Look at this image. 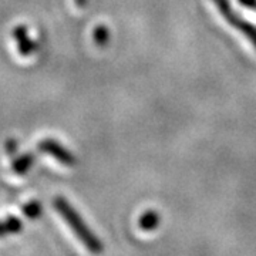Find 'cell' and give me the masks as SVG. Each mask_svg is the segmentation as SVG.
<instances>
[{
  "label": "cell",
  "instance_id": "12",
  "mask_svg": "<svg viewBox=\"0 0 256 256\" xmlns=\"http://www.w3.org/2000/svg\"><path fill=\"white\" fill-rule=\"evenodd\" d=\"M74 2H76V6L78 9H84L87 6V0H74Z\"/></svg>",
  "mask_w": 256,
  "mask_h": 256
},
{
  "label": "cell",
  "instance_id": "2",
  "mask_svg": "<svg viewBox=\"0 0 256 256\" xmlns=\"http://www.w3.org/2000/svg\"><path fill=\"white\" fill-rule=\"evenodd\" d=\"M215 8L218 9L220 13V16L225 18V22H228V24H230L234 28H236L238 32H240L244 36L246 37L248 40L252 43V46L256 48V26L254 23L248 22L245 18H242L238 13L234 10V8L230 6L229 0H212Z\"/></svg>",
  "mask_w": 256,
  "mask_h": 256
},
{
  "label": "cell",
  "instance_id": "5",
  "mask_svg": "<svg viewBox=\"0 0 256 256\" xmlns=\"http://www.w3.org/2000/svg\"><path fill=\"white\" fill-rule=\"evenodd\" d=\"M36 162V156L33 152H24L16 156L12 162V170L18 175H24Z\"/></svg>",
  "mask_w": 256,
  "mask_h": 256
},
{
  "label": "cell",
  "instance_id": "1",
  "mask_svg": "<svg viewBox=\"0 0 256 256\" xmlns=\"http://www.w3.org/2000/svg\"><path fill=\"white\" fill-rule=\"evenodd\" d=\"M53 205H54L56 210L60 214V216L66 220V224L72 228L74 235L82 240L84 246L87 248L92 254L102 252L104 246H102L101 240L96 236V234L92 229L87 226V224L84 222L82 215L74 210L70 202L67 201L64 196H56Z\"/></svg>",
  "mask_w": 256,
  "mask_h": 256
},
{
  "label": "cell",
  "instance_id": "6",
  "mask_svg": "<svg viewBox=\"0 0 256 256\" xmlns=\"http://www.w3.org/2000/svg\"><path fill=\"white\" fill-rule=\"evenodd\" d=\"M160 220H161V216L156 210H148L140 216L138 226L144 232H150V230H154L160 225Z\"/></svg>",
  "mask_w": 256,
  "mask_h": 256
},
{
  "label": "cell",
  "instance_id": "8",
  "mask_svg": "<svg viewBox=\"0 0 256 256\" xmlns=\"http://www.w3.org/2000/svg\"><path fill=\"white\" fill-rule=\"evenodd\" d=\"M92 37H94V42H96L97 46L106 47L110 42V30L106 24H98L97 28H94Z\"/></svg>",
  "mask_w": 256,
  "mask_h": 256
},
{
  "label": "cell",
  "instance_id": "3",
  "mask_svg": "<svg viewBox=\"0 0 256 256\" xmlns=\"http://www.w3.org/2000/svg\"><path fill=\"white\" fill-rule=\"evenodd\" d=\"M38 150L44 154H48L50 156H53L54 160H57L60 164H63L64 166H74L77 160L74 154L67 150L66 146H63L58 141H56L53 138H44L38 142Z\"/></svg>",
  "mask_w": 256,
  "mask_h": 256
},
{
  "label": "cell",
  "instance_id": "7",
  "mask_svg": "<svg viewBox=\"0 0 256 256\" xmlns=\"http://www.w3.org/2000/svg\"><path fill=\"white\" fill-rule=\"evenodd\" d=\"M22 228H23V224L18 216H9L6 220H0V236L18 234L22 230Z\"/></svg>",
  "mask_w": 256,
  "mask_h": 256
},
{
  "label": "cell",
  "instance_id": "4",
  "mask_svg": "<svg viewBox=\"0 0 256 256\" xmlns=\"http://www.w3.org/2000/svg\"><path fill=\"white\" fill-rule=\"evenodd\" d=\"M13 37H14L16 44H18V54L23 56V57H28V56L36 53L37 43L28 36V26H24V24L16 26L13 30Z\"/></svg>",
  "mask_w": 256,
  "mask_h": 256
},
{
  "label": "cell",
  "instance_id": "9",
  "mask_svg": "<svg viewBox=\"0 0 256 256\" xmlns=\"http://www.w3.org/2000/svg\"><path fill=\"white\" fill-rule=\"evenodd\" d=\"M22 212L28 216V220H36V218H38L42 215L43 206H42V204L38 201H30L22 208Z\"/></svg>",
  "mask_w": 256,
  "mask_h": 256
},
{
  "label": "cell",
  "instance_id": "10",
  "mask_svg": "<svg viewBox=\"0 0 256 256\" xmlns=\"http://www.w3.org/2000/svg\"><path fill=\"white\" fill-rule=\"evenodd\" d=\"M18 144L16 140H8L4 148H6V152H8L9 156H14V154L18 152Z\"/></svg>",
  "mask_w": 256,
  "mask_h": 256
},
{
  "label": "cell",
  "instance_id": "11",
  "mask_svg": "<svg viewBox=\"0 0 256 256\" xmlns=\"http://www.w3.org/2000/svg\"><path fill=\"white\" fill-rule=\"evenodd\" d=\"M239 3L249 10H256V0H238Z\"/></svg>",
  "mask_w": 256,
  "mask_h": 256
}]
</instances>
